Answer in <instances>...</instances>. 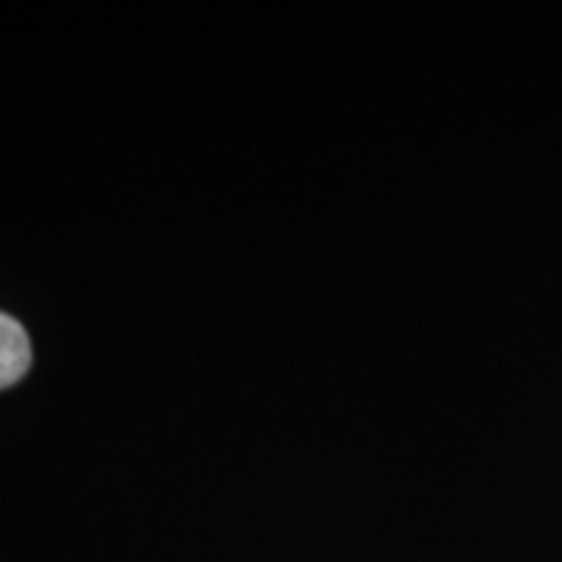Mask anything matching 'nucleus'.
<instances>
[{"mask_svg": "<svg viewBox=\"0 0 562 562\" xmlns=\"http://www.w3.org/2000/svg\"><path fill=\"white\" fill-rule=\"evenodd\" d=\"M32 366V344L20 322L0 313V391L16 384Z\"/></svg>", "mask_w": 562, "mask_h": 562, "instance_id": "1", "label": "nucleus"}]
</instances>
